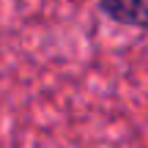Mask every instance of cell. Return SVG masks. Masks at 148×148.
<instances>
[{"instance_id": "1", "label": "cell", "mask_w": 148, "mask_h": 148, "mask_svg": "<svg viewBox=\"0 0 148 148\" xmlns=\"http://www.w3.org/2000/svg\"><path fill=\"white\" fill-rule=\"evenodd\" d=\"M99 8L118 25L148 30V0H99Z\"/></svg>"}]
</instances>
